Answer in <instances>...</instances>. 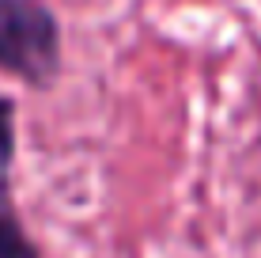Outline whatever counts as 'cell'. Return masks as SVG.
<instances>
[{"instance_id": "obj_2", "label": "cell", "mask_w": 261, "mask_h": 258, "mask_svg": "<svg viewBox=\"0 0 261 258\" xmlns=\"http://www.w3.org/2000/svg\"><path fill=\"white\" fill-rule=\"evenodd\" d=\"M12 156H15V110L8 99H0V258H42L12 205V190H8Z\"/></svg>"}, {"instance_id": "obj_1", "label": "cell", "mask_w": 261, "mask_h": 258, "mask_svg": "<svg viewBox=\"0 0 261 258\" xmlns=\"http://www.w3.org/2000/svg\"><path fill=\"white\" fill-rule=\"evenodd\" d=\"M61 68V23L46 0H0V73L46 87Z\"/></svg>"}]
</instances>
